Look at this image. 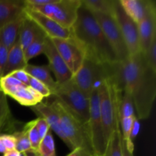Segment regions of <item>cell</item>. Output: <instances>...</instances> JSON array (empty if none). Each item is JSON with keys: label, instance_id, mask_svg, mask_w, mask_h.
Instances as JSON below:
<instances>
[{"label": "cell", "instance_id": "6da1fadb", "mask_svg": "<svg viewBox=\"0 0 156 156\" xmlns=\"http://www.w3.org/2000/svg\"><path fill=\"white\" fill-rule=\"evenodd\" d=\"M107 78L122 91L130 93L136 117H149L156 95V72L148 65L143 52L131 55L124 61L105 64Z\"/></svg>", "mask_w": 156, "mask_h": 156}, {"label": "cell", "instance_id": "7a4b0ae2", "mask_svg": "<svg viewBox=\"0 0 156 156\" xmlns=\"http://www.w3.org/2000/svg\"><path fill=\"white\" fill-rule=\"evenodd\" d=\"M71 30L73 37L83 46L86 53L99 62L107 64L118 61L92 12L82 3Z\"/></svg>", "mask_w": 156, "mask_h": 156}, {"label": "cell", "instance_id": "3957f363", "mask_svg": "<svg viewBox=\"0 0 156 156\" xmlns=\"http://www.w3.org/2000/svg\"><path fill=\"white\" fill-rule=\"evenodd\" d=\"M50 102L59 115L61 130L65 138L64 143L69 149L72 151L77 148H82L94 155L88 123L82 121L65 105L53 97Z\"/></svg>", "mask_w": 156, "mask_h": 156}, {"label": "cell", "instance_id": "277c9868", "mask_svg": "<svg viewBox=\"0 0 156 156\" xmlns=\"http://www.w3.org/2000/svg\"><path fill=\"white\" fill-rule=\"evenodd\" d=\"M98 94L104 136L107 145L113 133L120 129L119 105L123 91L111 79L106 78L99 87Z\"/></svg>", "mask_w": 156, "mask_h": 156}, {"label": "cell", "instance_id": "5b68a950", "mask_svg": "<svg viewBox=\"0 0 156 156\" xmlns=\"http://www.w3.org/2000/svg\"><path fill=\"white\" fill-rule=\"evenodd\" d=\"M51 96L60 101L84 123L89 119V98L87 97L76 85L73 79L58 84Z\"/></svg>", "mask_w": 156, "mask_h": 156}, {"label": "cell", "instance_id": "8992f818", "mask_svg": "<svg viewBox=\"0 0 156 156\" xmlns=\"http://www.w3.org/2000/svg\"><path fill=\"white\" fill-rule=\"evenodd\" d=\"M107 78L105 64L99 62L89 53H86L83 62L72 79L79 89L90 98L93 89L99 88Z\"/></svg>", "mask_w": 156, "mask_h": 156}, {"label": "cell", "instance_id": "52a82bcc", "mask_svg": "<svg viewBox=\"0 0 156 156\" xmlns=\"http://www.w3.org/2000/svg\"><path fill=\"white\" fill-rule=\"evenodd\" d=\"M81 5V0H55L51 4L30 9L49 17L62 27L71 29L77 19Z\"/></svg>", "mask_w": 156, "mask_h": 156}, {"label": "cell", "instance_id": "ba28073f", "mask_svg": "<svg viewBox=\"0 0 156 156\" xmlns=\"http://www.w3.org/2000/svg\"><path fill=\"white\" fill-rule=\"evenodd\" d=\"M98 88H94L90 95L89 119L88 121L90 138L94 156L104 155L107 146L104 136L103 125L101 117Z\"/></svg>", "mask_w": 156, "mask_h": 156}, {"label": "cell", "instance_id": "9c48e42d", "mask_svg": "<svg viewBox=\"0 0 156 156\" xmlns=\"http://www.w3.org/2000/svg\"><path fill=\"white\" fill-rule=\"evenodd\" d=\"M92 14L114 50L117 60L124 61L127 59L129 56V51L114 17L98 12H92Z\"/></svg>", "mask_w": 156, "mask_h": 156}, {"label": "cell", "instance_id": "30bf717a", "mask_svg": "<svg viewBox=\"0 0 156 156\" xmlns=\"http://www.w3.org/2000/svg\"><path fill=\"white\" fill-rule=\"evenodd\" d=\"M51 40L73 76L76 74L80 69L86 54L83 46L73 37L68 39L53 38Z\"/></svg>", "mask_w": 156, "mask_h": 156}, {"label": "cell", "instance_id": "8fae6325", "mask_svg": "<svg viewBox=\"0 0 156 156\" xmlns=\"http://www.w3.org/2000/svg\"><path fill=\"white\" fill-rule=\"evenodd\" d=\"M113 17L117 21L119 28L121 31L129 56L139 53L140 51V46L138 25L125 13L119 3V0H117Z\"/></svg>", "mask_w": 156, "mask_h": 156}, {"label": "cell", "instance_id": "7c38bea8", "mask_svg": "<svg viewBox=\"0 0 156 156\" xmlns=\"http://www.w3.org/2000/svg\"><path fill=\"white\" fill-rule=\"evenodd\" d=\"M24 12L26 16L33 20L39 26L40 28L46 34V35L51 39H68L73 37L71 29L62 27L53 19L43 15L41 12L26 6L24 8Z\"/></svg>", "mask_w": 156, "mask_h": 156}, {"label": "cell", "instance_id": "4fadbf2b", "mask_svg": "<svg viewBox=\"0 0 156 156\" xmlns=\"http://www.w3.org/2000/svg\"><path fill=\"white\" fill-rule=\"evenodd\" d=\"M44 54L49 61V68L53 72L58 84H62L73 78V74L55 47L51 38L47 37L44 44Z\"/></svg>", "mask_w": 156, "mask_h": 156}, {"label": "cell", "instance_id": "5bb4252c", "mask_svg": "<svg viewBox=\"0 0 156 156\" xmlns=\"http://www.w3.org/2000/svg\"><path fill=\"white\" fill-rule=\"evenodd\" d=\"M140 51L145 53L156 38V5L152 4L146 16L138 24Z\"/></svg>", "mask_w": 156, "mask_h": 156}, {"label": "cell", "instance_id": "9a60e30c", "mask_svg": "<svg viewBox=\"0 0 156 156\" xmlns=\"http://www.w3.org/2000/svg\"><path fill=\"white\" fill-rule=\"evenodd\" d=\"M31 108L34 112L37 115L39 116L38 117H42L45 119L50 126V129L53 130L62 141L65 142V138L61 130L59 117L52 104L50 101L45 102V103L41 102Z\"/></svg>", "mask_w": 156, "mask_h": 156}, {"label": "cell", "instance_id": "2e32d148", "mask_svg": "<svg viewBox=\"0 0 156 156\" xmlns=\"http://www.w3.org/2000/svg\"><path fill=\"white\" fill-rule=\"evenodd\" d=\"M24 1L0 0V30L24 15Z\"/></svg>", "mask_w": 156, "mask_h": 156}, {"label": "cell", "instance_id": "e0dca14e", "mask_svg": "<svg viewBox=\"0 0 156 156\" xmlns=\"http://www.w3.org/2000/svg\"><path fill=\"white\" fill-rule=\"evenodd\" d=\"M154 2L152 0H119L125 13L137 24L146 16Z\"/></svg>", "mask_w": 156, "mask_h": 156}, {"label": "cell", "instance_id": "ac0fdd59", "mask_svg": "<svg viewBox=\"0 0 156 156\" xmlns=\"http://www.w3.org/2000/svg\"><path fill=\"white\" fill-rule=\"evenodd\" d=\"M43 33L44 32L40 28L39 26L33 20L24 15L18 36V41L23 50H25Z\"/></svg>", "mask_w": 156, "mask_h": 156}, {"label": "cell", "instance_id": "d6986e66", "mask_svg": "<svg viewBox=\"0 0 156 156\" xmlns=\"http://www.w3.org/2000/svg\"><path fill=\"white\" fill-rule=\"evenodd\" d=\"M27 62L24 57V50L21 48L18 39L15 45L9 50L7 61L3 71V76H8L17 70L24 69Z\"/></svg>", "mask_w": 156, "mask_h": 156}, {"label": "cell", "instance_id": "ffe728a7", "mask_svg": "<svg viewBox=\"0 0 156 156\" xmlns=\"http://www.w3.org/2000/svg\"><path fill=\"white\" fill-rule=\"evenodd\" d=\"M26 73L31 77L44 83L51 91V95L57 87L58 83L53 79L48 66H34L27 63L24 68Z\"/></svg>", "mask_w": 156, "mask_h": 156}, {"label": "cell", "instance_id": "44dd1931", "mask_svg": "<svg viewBox=\"0 0 156 156\" xmlns=\"http://www.w3.org/2000/svg\"><path fill=\"white\" fill-rule=\"evenodd\" d=\"M24 17V12L22 16L9 23L0 30V44L5 46L9 50L15 45L18 39L20 27Z\"/></svg>", "mask_w": 156, "mask_h": 156}, {"label": "cell", "instance_id": "7402d4cb", "mask_svg": "<svg viewBox=\"0 0 156 156\" xmlns=\"http://www.w3.org/2000/svg\"><path fill=\"white\" fill-rule=\"evenodd\" d=\"M17 102L24 106L34 107L42 102L44 97L30 86H24L12 96Z\"/></svg>", "mask_w": 156, "mask_h": 156}, {"label": "cell", "instance_id": "603a6c76", "mask_svg": "<svg viewBox=\"0 0 156 156\" xmlns=\"http://www.w3.org/2000/svg\"><path fill=\"white\" fill-rule=\"evenodd\" d=\"M15 125V121H14L12 117L6 95L0 91V134L3 131L15 132L14 129Z\"/></svg>", "mask_w": 156, "mask_h": 156}, {"label": "cell", "instance_id": "cb8c5ba5", "mask_svg": "<svg viewBox=\"0 0 156 156\" xmlns=\"http://www.w3.org/2000/svg\"><path fill=\"white\" fill-rule=\"evenodd\" d=\"M117 0H82V3L91 12L114 16Z\"/></svg>", "mask_w": 156, "mask_h": 156}, {"label": "cell", "instance_id": "d4e9b609", "mask_svg": "<svg viewBox=\"0 0 156 156\" xmlns=\"http://www.w3.org/2000/svg\"><path fill=\"white\" fill-rule=\"evenodd\" d=\"M135 106L130 93L123 91L119 105V119L135 116Z\"/></svg>", "mask_w": 156, "mask_h": 156}, {"label": "cell", "instance_id": "484cf974", "mask_svg": "<svg viewBox=\"0 0 156 156\" xmlns=\"http://www.w3.org/2000/svg\"><path fill=\"white\" fill-rule=\"evenodd\" d=\"M121 139L122 134L120 129L113 133L107 143L105 153L101 156H122Z\"/></svg>", "mask_w": 156, "mask_h": 156}, {"label": "cell", "instance_id": "4316f807", "mask_svg": "<svg viewBox=\"0 0 156 156\" xmlns=\"http://www.w3.org/2000/svg\"><path fill=\"white\" fill-rule=\"evenodd\" d=\"M47 37L45 33H43L24 50V57L27 63L33 58L36 57L41 53H44V44Z\"/></svg>", "mask_w": 156, "mask_h": 156}, {"label": "cell", "instance_id": "83f0119b", "mask_svg": "<svg viewBox=\"0 0 156 156\" xmlns=\"http://www.w3.org/2000/svg\"><path fill=\"white\" fill-rule=\"evenodd\" d=\"M27 85H24L10 75L0 78V89L5 95L12 97L18 89Z\"/></svg>", "mask_w": 156, "mask_h": 156}, {"label": "cell", "instance_id": "f1b7e54d", "mask_svg": "<svg viewBox=\"0 0 156 156\" xmlns=\"http://www.w3.org/2000/svg\"><path fill=\"white\" fill-rule=\"evenodd\" d=\"M37 152L41 156H56L55 142L52 135L51 129L41 140Z\"/></svg>", "mask_w": 156, "mask_h": 156}, {"label": "cell", "instance_id": "f546056e", "mask_svg": "<svg viewBox=\"0 0 156 156\" xmlns=\"http://www.w3.org/2000/svg\"><path fill=\"white\" fill-rule=\"evenodd\" d=\"M36 124L37 119H35V120H31V121L26 123L24 127H23V129L27 132L29 141H30V146H31V149H34V150L37 151L41 140L40 139L37 129Z\"/></svg>", "mask_w": 156, "mask_h": 156}, {"label": "cell", "instance_id": "4dcf8cb0", "mask_svg": "<svg viewBox=\"0 0 156 156\" xmlns=\"http://www.w3.org/2000/svg\"><path fill=\"white\" fill-rule=\"evenodd\" d=\"M15 138V149L21 153L27 152L31 149L27 132L24 129L17 130L12 133Z\"/></svg>", "mask_w": 156, "mask_h": 156}, {"label": "cell", "instance_id": "1f68e13d", "mask_svg": "<svg viewBox=\"0 0 156 156\" xmlns=\"http://www.w3.org/2000/svg\"><path fill=\"white\" fill-rule=\"evenodd\" d=\"M136 117V115L133 117H126L120 120V126L121 128L122 138L125 140H130V132L132 129L133 123L134 119ZM132 141V140H131Z\"/></svg>", "mask_w": 156, "mask_h": 156}, {"label": "cell", "instance_id": "d6a6232c", "mask_svg": "<svg viewBox=\"0 0 156 156\" xmlns=\"http://www.w3.org/2000/svg\"><path fill=\"white\" fill-rule=\"evenodd\" d=\"M28 86H30V88L35 90L37 92L41 94L44 98H49L51 96V91H50V90L44 83L38 81L37 79L31 77V76H30Z\"/></svg>", "mask_w": 156, "mask_h": 156}, {"label": "cell", "instance_id": "836d02e7", "mask_svg": "<svg viewBox=\"0 0 156 156\" xmlns=\"http://www.w3.org/2000/svg\"><path fill=\"white\" fill-rule=\"evenodd\" d=\"M144 55L148 65L152 70L156 72V38L151 43Z\"/></svg>", "mask_w": 156, "mask_h": 156}, {"label": "cell", "instance_id": "e575fe53", "mask_svg": "<svg viewBox=\"0 0 156 156\" xmlns=\"http://www.w3.org/2000/svg\"><path fill=\"white\" fill-rule=\"evenodd\" d=\"M38 134L41 140H42L47 133L50 130V126H49L48 123L46 121L45 119L42 118V117H37V124H36Z\"/></svg>", "mask_w": 156, "mask_h": 156}, {"label": "cell", "instance_id": "d590c367", "mask_svg": "<svg viewBox=\"0 0 156 156\" xmlns=\"http://www.w3.org/2000/svg\"><path fill=\"white\" fill-rule=\"evenodd\" d=\"M0 140L7 151L15 149V138L12 134H0Z\"/></svg>", "mask_w": 156, "mask_h": 156}, {"label": "cell", "instance_id": "8d00e7d4", "mask_svg": "<svg viewBox=\"0 0 156 156\" xmlns=\"http://www.w3.org/2000/svg\"><path fill=\"white\" fill-rule=\"evenodd\" d=\"M122 156H134V144L131 140H125L121 139Z\"/></svg>", "mask_w": 156, "mask_h": 156}, {"label": "cell", "instance_id": "74e56055", "mask_svg": "<svg viewBox=\"0 0 156 156\" xmlns=\"http://www.w3.org/2000/svg\"><path fill=\"white\" fill-rule=\"evenodd\" d=\"M9 75L12 76V77L15 78V79H16L17 80H18L19 82H21L22 84L28 86L29 80H30V76L26 73V71L24 69L17 70V71L13 72V73H12Z\"/></svg>", "mask_w": 156, "mask_h": 156}, {"label": "cell", "instance_id": "f35d334b", "mask_svg": "<svg viewBox=\"0 0 156 156\" xmlns=\"http://www.w3.org/2000/svg\"><path fill=\"white\" fill-rule=\"evenodd\" d=\"M9 50L5 46L0 44V78L2 77L3 71L7 61Z\"/></svg>", "mask_w": 156, "mask_h": 156}, {"label": "cell", "instance_id": "ab89813d", "mask_svg": "<svg viewBox=\"0 0 156 156\" xmlns=\"http://www.w3.org/2000/svg\"><path fill=\"white\" fill-rule=\"evenodd\" d=\"M140 131V121H139V119L137 118V117H136V118L134 119L132 129H131L130 140H132V141L133 142V140L137 136H138Z\"/></svg>", "mask_w": 156, "mask_h": 156}, {"label": "cell", "instance_id": "60d3db41", "mask_svg": "<svg viewBox=\"0 0 156 156\" xmlns=\"http://www.w3.org/2000/svg\"><path fill=\"white\" fill-rule=\"evenodd\" d=\"M66 156H94L88 151L82 149V148H77L71 151L69 154Z\"/></svg>", "mask_w": 156, "mask_h": 156}, {"label": "cell", "instance_id": "b9f144b4", "mask_svg": "<svg viewBox=\"0 0 156 156\" xmlns=\"http://www.w3.org/2000/svg\"><path fill=\"white\" fill-rule=\"evenodd\" d=\"M3 156H24V153H21V152H18L16 149H13V150L7 151L3 154Z\"/></svg>", "mask_w": 156, "mask_h": 156}, {"label": "cell", "instance_id": "7bdbcfd3", "mask_svg": "<svg viewBox=\"0 0 156 156\" xmlns=\"http://www.w3.org/2000/svg\"><path fill=\"white\" fill-rule=\"evenodd\" d=\"M24 156H41L40 155V154L38 153L37 151L34 150V149H29V150L27 151V152H24Z\"/></svg>", "mask_w": 156, "mask_h": 156}, {"label": "cell", "instance_id": "ee69618b", "mask_svg": "<svg viewBox=\"0 0 156 156\" xmlns=\"http://www.w3.org/2000/svg\"><path fill=\"white\" fill-rule=\"evenodd\" d=\"M7 152V150H6L5 147L4 146V145L2 144V141L0 140V153H2L4 154L5 152Z\"/></svg>", "mask_w": 156, "mask_h": 156}, {"label": "cell", "instance_id": "f6af8a7d", "mask_svg": "<svg viewBox=\"0 0 156 156\" xmlns=\"http://www.w3.org/2000/svg\"><path fill=\"white\" fill-rule=\"evenodd\" d=\"M0 91H1V89H0Z\"/></svg>", "mask_w": 156, "mask_h": 156}]
</instances>
